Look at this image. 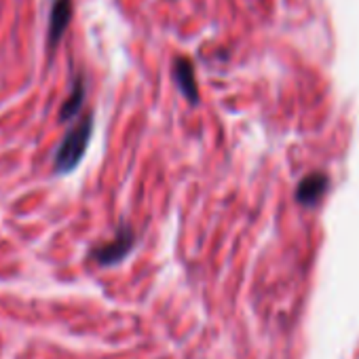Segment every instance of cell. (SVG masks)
Wrapping results in <instances>:
<instances>
[{
    "label": "cell",
    "instance_id": "1",
    "mask_svg": "<svg viewBox=\"0 0 359 359\" xmlns=\"http://www.w3.org/2000/svg\"><path fill=\"white\" fill-rule=\"evenodd\" d=\"M91 135H93V114L89 112L76 125H72L68 129V133L64 135V140L60 142L55 156H53L55 173L64 175V173L74 171L81 165V161L87 152V146L91 142Z\"/></svg>",
    "mask_w": 359,
    "mask_h": 359
},
{
    "label": "cell",
    "instance_id": "2",
    "mask_svg": "<svg viewBox=\"0 0 359 359\" xmlns=\"http://www.w3.org/2000/svg\"><path fill=\"white\" fill-rule=\"evenodd\" d=\"M133 248H135V233L127 222H123L118 224L112 241L95 245L89 252V258L97 262L100 266H114V264H121L133 252Z\"/></svg>",
    "mask_w": 359,
    "mask_h": 359
},
{
    "label": "cell",
    "instance_id": "3",
    "mask_svg": "<svg viewBox=\"0 0 359 359\" xmlns=\"http://www.w3.org/2000/svg\"><path fill=\"white\" fill-rule=\"evenodd\" d=\"M171 74H173V81L182 93L189 104L197 106L199 104V87H197V79H195V66L189 57H177L173 62V68H171Z\"/></svg>",
    "mask_w": 359,
    "mask_h": 359
},
{
    "label": "cell",
    "instance_id": "4",
    "mask_svg": "<svg viewBox=\"0 0 359 359\" xmlns=\"http://www.w3.org/2000/svg\"><path fill=\"white\" fill-rule=\"evenodd\" d=\"M72 20V0H53L49 13V47H57Z\"/></svg>",
    "mask_w": 359,
    "mask_h": 359
},
{
    "label": "cell",
    "instance_id": "5",
    "mask_svg": "<svg viewBox=\"0 0 359 359\" xmlns=\"http://www.w3.org/2000/svg\"><path fill=\"white\" fill-rule=\"evenodd\" d=\"M327 184H330V180L323 173H311V175H306L302 182L298 184V189H296V201L300 205H304V208L317 205L319 199L325 195Z\"/></svg>",
    "mask_w": 359,
    "mask_h": 359
},
{
    "label": "cell",
    "instance_id": "6",
    "mask_svg": "<svg viewBox=\"0 0 359 359\" xmlns=\"http://www.w3.org/2000/svg\"><path fill=\"white\" fill-rule=\"evenodd\" d=\"M85 95H87V85H85V79L79 74V76L74 79V83H72V89H70L68 100L64 102V106H62V110H60V121H62V123L72 121V118L81 112V108H83V104H85Z\"/></svg>",
    "mask_w": 359,
    "mask_h": 359
}]
</instances>
